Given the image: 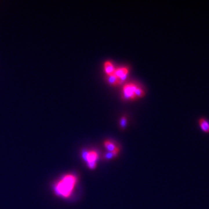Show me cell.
<instances>
[{"label": "cell", "instance_id": "obj_1", "mask_svg": "<svg viewBox=\"0 0 209 209\" xmlns=\"http://www.w3.org/2000/svg\"><path fill=\"white\" fill-rule=\"evenodd\" d=\"M77 178L73 174H68L62 177L54 185V191L55 194L63 198L70 196L73 192Z\"/></svg>", "mask_w": 209, "mask_h": 209}, {"label": "cell", "instance_id": "obj_2", "mask_svg": "<svg viewBox=\"0 0 209 209\" xmlns=\"http://www.w3.org/2000/svg\"><path fill=\"white\" fill-rule=\"evenodd\" d=\"M137 86L133 83H128L124 85L123 88V98L126 99H132L135 98L134 91Z\"/></svg>", "mask_w": 209, "mask_h": 209}, {"label": "cell", "instance_id": "obj_3", "mask_svg": "<svg viewBox=\"0 0 209 209\" xmlns=\"http://www.w3.org/2000/svg\"><path fill=\"white\" fill-rule=\"evenodd\" d=\"M82 156L83 159L87 163L96 162L98 157V155L97 152L94 150L84 151L83 152Z\"/></svg>", "mask_w": 209, "mask_h": 209}, {"label": "cell", "instance_id": "obj_4", "mask_svg": "<svg viewBox=\"0 0 209 209\" xmlns=\"http://www.w3.org/2000/svg\"><path fill=\"white\" fill-rule=\"evenodd\" d=\"M198 124L203 132L209 133V121L206 117H200L198 120Z\"/></svg>", "mask_w": 209, "mask_h": 209}, {"label": "cell", "instance_id": "obj_5", "mask_svg": "<svg viewBox=\"0 0 209 209\" xmlns=\"http://www.w3.org/2000/svg\"><path fill=\"white\" fill-rule=\"evenodd\" d=\"M104 68H105V71L108 75L113 74L116 69L112 63L109 61H106L105 63Z\"/></svg>", "mask_w": 209, "mask_h": 209}, {"label": "cell", "instance_id": "obj_6", "mask_svg": "<svg viewBox=\"0 0 209 209\" xmlns=\"http://www.w3.org/2000/svg\"><path fill=\"white\" fill-rule=\"evenodd\" d=\"M128 73V69L127 68H119L115 69L114 74L118 79L127 74Z\"/></svg>", "mask_w": 209, "mask_h": 209}, {"label": "cell", "instance_id": "obj_7", "mask_svg": "<svg viewBox=\"0 0 209 209\" xmlns=\"http://www.w3.org/2000/svg\"><path fill=\"white\" fill-rule=\"evenodd\" d=\"M107 81L109 84H110L112 85H117V84H119V79L115 74L108 75Z\"/></svg>", "mask_w": 209, "mask_h": 209}, {"label": "cell", "instance_id": "obj_8", "mask_svg": "<svg viewBox=\"0 0 209 209\" xmlns=\"http://www.w3.org/2000/svg\"><path fill=\"white\" fill-rule=\"evenodd\" d=\"M104 146L106 148V149H108L109 151H110V152H113L116 148H117L115 145L111 141H106L104 142Z\"/></svg>", "mask_w": 209, "mask_h": 209}, {"label": "cell", "instance_id": "obj_9", "mask_svg": "<svg viewBox=\"0 0 209 209\" xmlns=\"http://www.w3.org/2000/svg\"><path fill=\"white\" fill-rule=\"evenodd\" d=\"M134 94H135V98L141 97L144 95V91L141 88L137 87L134 91Z\"/></svg>", "mask_w": 209, "mask_h": 209}, {"label": "cell", "instance_id": "obj_10", "mask_svg": "<svg viewBox=\"0 0 209 209\" xmlns=\"http://www.w3.org/2000/svg\"><path fill=\"white\" fill-rule=\"evenodd\" d=\"M126 124H127V119L126 117H123L121 118V119L120 120V125L122 127H126Z\"/></svg>", "mask_w": 209, "mask_h": 209}, {"label": "cell", "instance_id": "obj_11", "mask_svg": "<svg viewBox=\"0 0 209 209\" xmlns=\"http://www.w3.org/2000/svg\"><path fill=\"white\" fill-rule=\"evenodd\" d=\"M87 165L88 167L91 168V169H94L97 166V163L96 162H90V163H87Z\"/></svg>", "mask_w": 209, "mask_h": 209}, {"label": "cell", "instance_id": "obj_12", "mask_svg": "<svg viewBox=\"0 0 209 209\" xmlns=\"http://www.w3.org/2000/svg\"><path fill=\"white\" fill-rule=\"evenodd\" d=\"M113 156V155L112 152H109V153H107L105 156V157L106 158V159H111L112 158Z\"/></svg>", "mask_w": 209, "mask_h": 209}]
</instances>
